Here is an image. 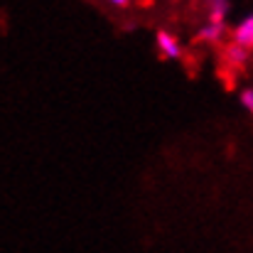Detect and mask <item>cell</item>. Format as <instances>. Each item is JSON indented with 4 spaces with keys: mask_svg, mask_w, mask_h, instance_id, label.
<instances>
[{
    "mask_svg": "<svg viewBox=\"0 0 253 253\" xmlns=\"http://www.w3.org/2000/svg\"><path fill=\"white\" fill-rule=\"evenodd\" d=\"M155 42H158V49H160V54L165 57V59H179L182 57V42L168 32V30H160L158 35H155Z\"/></svg>",
    "mask_w": 253,
    "mask_h": 253,
    "instance_id": "obj_1",
    "label": "cell"
},
{
    "mask_svg": "<svg viewBox=\"0 0 253 253\" xmlns=\"http://www.w3.org/2000/svg\"><path fill=\"white\" fill-rule=\"evenodd\" d=\"M234 42H239V44L246 47L249 52L253 49V12L246 15V17L236 25V30H234Z\"/></svg>",
    "mask_w": 253,
    "mask_h": 253,
    "instance_id": "obj_2",
    "label": "cell"
},
{
    "mask_svg": "<svg viewBox=\"0 0 253 253\" xmlns=\"http://www.w3.org/2000/svg\"><path fill=\"white\" fill-rule=\"evenodd\" d=\"M224 20H209L207 25H202L199 30V40L207 42V44H219L221 37H224Z\"/></svg>",
    "mask_w": 253,
    "mask_h": 253,
    "instance_id": "obj_3",
    "label": "cell"
},
{
    "mask_svg": "<svg viewBox=\"0 0 253 253\" xmlns=\"http://www.w3.org/2000/svg\"><path fill=\"white\" fill-rule=\"evenodd\" d=\"M224 57H226V62H229L231 67H244V64L249 62V49L241 47L239 42H231V44H226Z\"/></svg>",
    "mask_w": 253,
    "mask_h": 253,
    "instance_id": "obj_4",
    "label": "cell"
},
{
    "mask_svg": "<svg viewBox=\"0 0 253 253\" xmlns=\"http://www.w3.org/2000/svg\"><path fill=\"white\" fill-rule=\"evenodd\" d=\"M204 2L209 5V20H224L231 7L229 0H204Z\"/></svg>",
    "mask_w": 253,
    "mask_h": 253,
    "instance_id": "obj_5",
    "label": "cell"
},
{
    "mask_svg": "<svg viewBox=\"0 0 253 253\" xmlns=\"http://www.w3.org/2000/svg\"><path fill=\"white\" fill-rule=\"evenodd\" d=\"M241 103H244L246 111H251L253 113V88H246V91L241 93Z\"/></svg>",
    "mask_w": 253,
    "mask_h": 253,
    "instance_id": "obj_6",
    "label": "cell"
},
{
    "mask_svg": "<svg viewBox=\"0 0 253 253\" xmlns=\"http://www.w3.org/2000/svg\"><path fill=\"white\" fill-rule=\"evenodd\" d=\"M108 2H111V5H116V7H126L130 0H108Z\"/></svg>",
    "mask_w": 253,
    "mask_h": 253,
    "instance_id": "obj_7",
    "label": "cell"
}]
</instances>
